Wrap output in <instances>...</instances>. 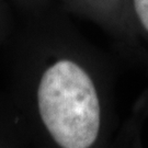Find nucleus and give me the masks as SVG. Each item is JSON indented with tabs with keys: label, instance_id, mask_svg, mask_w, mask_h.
<instances>
[{
	"label": "nucleus",
	"instance_id": "nucleus-2",
	"mask_svg": "<svg viewBox=\"0 0 148 148\" xmlns=\"http://www.w3.org/2000/svg\"><path fill=\"white\" fill-rule=\"evenodd\" d=\"M134 9L144 29L148 32V0H133Z\"/></svg>",
	"mask_w": 148,
	"mask_h": 148
},
{
	"label": "nucleus",
	"instance_id": "nucleus-1",
	"mask_svg": "<svg viewBox=\"0 0 148 148\" xmlns=\"http://www.w3.org/2000/svg\"><path fill=\"white\" fill-rule=\"evenodd\" d=\"M38 111L53 139L64 148H88L100 131V102L93 81L79 65L59 60L43 74Z\"/></svg>",
	"mask_w": 148,
	"mask_h": 148
}]
</instances>
